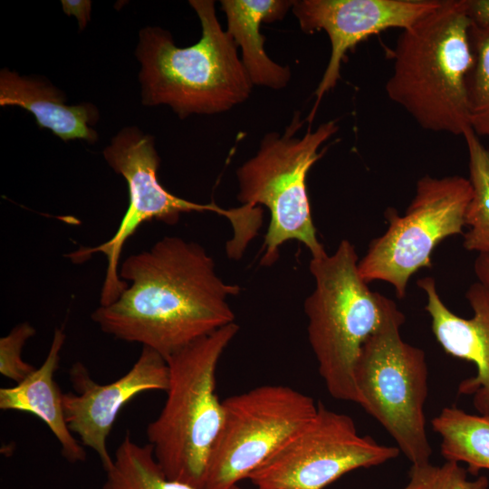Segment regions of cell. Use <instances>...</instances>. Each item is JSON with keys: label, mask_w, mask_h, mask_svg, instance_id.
Instances as JSON below:
<instances>
[{"label": "cell", "mask_w": 489, "mask_h": 489, "mask_svg": "<svg viewBox=\"0 0 489 489\" xmlns=\"http://www.w3.org/2000/svg\"><path fill=\"white\" fill-rule=\"evenodd\" d=\"M119 275L127 287L115 302L100 305L92 321L103 332L139 343L166 360L235 322L227 299L241 288L218 276L214 259L197 243L165 236L128 256Z\"/></svg>", "instance_id": "obj_1"}, {"label": "cell", "mask_w": 489, "mask_h": 489, "mask_svg": "<svg viewBox=\"0 0 489 489\" xmlns=\"http://www.w3.org/2000/svg\"><path fill=\"white\" fill-rule=\"evenodd\" d=\"M471 24L465 0H440L397 39L386 93L426 130L463 136L470 127Z\"/></svg>", "instance_id": "obj_2"}, {"label": "cell", "mask_w": 489, "mask_h": 489, "mask_svg": "<svg viewBox=\"0 0 489 489\" xmlns=\"http://www.w3.org/2000/svg\"><path fill=\"white\" fill-rule=\"evenodd\" d=\"M35 332L32 324L22 322L0 339V373L16 384L26 379L36 369L22 358L23 347Z\"/></svg>", "instance_id": "obj_23"}, {"label": "cell", "mask_w": 489, "mask_h": 489, "mask_svg": "<svg viewBox=\"0 0 489 489\" xmlns=\"http://www.w3.org/2000/svg\"><path fill=\"white\" fill-rule=\"evenodd\" d=\"M467 152L473 195L465 213L463 246L470 252L489 254V151L469 127L463 133Z\"/></svg>", "instance_id": "obj_20"}, {"label": "cell", "mask_w": 489, "mask_h": 489, "mask_svg": "<svg viewBox=\"0 0 489 489\" xmlns=\"http://www.w3.org/2000/svg\"><path fill=\"white\" fill-rule=\"evenodd\" d=\"M472 195L470 181L464 177H420L406 213L400 216L392 208L386 212L387 230L370 242L359 261L361 277L368 283L391 284L397 297L403 299L410 277L431 267L436 246L449 236L464 235Z\"/></svg>", "instance_id": "obj_9"}, {"label": "cell", "mask_w": 489, "mask_h": 489, "mask_svg": "<svg viewBox=\"0 0 489 489\" xmlns=\"http://www.w3.org/2000/svg\"><path fill=\"white\" fill-rule=\"evenodd\" d=\"M417 285L427 296L425 309L439 345L447 354L475 365L476 374L461 381L458 393L472 396L478 414L489 416V287L480 282L468 287L465 298L474 315L465 319L446 307L433 277L419 279Z\"/></svg>", "instance_id": "obj_14"}, {"label": "cell", "mask_w": 489, "mask_h": 489, "mask_svg": "<svg viewBox=\"0 0 489 489\" xmlns=\"http://www.w3.org/2000/svg\"><path fill=\"white\" fill-rule=\"evenodd\" d=\"M62 7L67 15L76 16L80 29H84L91 19V2L89 0H62Z\"/></svg>", "instance_id": "obj_24"}, {"label": "cell", "mask_w": 489, "mask_h": 489, "mask_svg": "<svg viewBox=\"0 0 489 489\" xmlns=\"http://www.w3.org/2000/svg\"><path fill=\"white\" fill-rule=\"evenodd\" d=\"M302 125L296 112L283 133L265 134L257 152L236 170L237 198L242 205L264 206L270 212L261 258L264 266L272 265L280 247L291 240L303 244L312 258L326 254L313 225L306 177L323 154L320 148L339 127L329 120L297 137Z\"/></svg>", "instance_id": "obj_7"}, {"label": "cell", "mask_w": 489, "mask_h": 489, "mask_svg": "<svg viewBox=\"0 0 489 489\" xmlns=\"http://www.w3.org/2000/svg\"><path fill=\"white\" fill-rule=\"evenodd\" d=\"M257 489H263V488H257Z\"/></svg>", "instance_id": "obj_27"}, {"label": "cell", "mask_w": 489, "mask_h": 489, "mask_svg": "<svg viewBox=\"0 0 489 489\" xmlns=\"http://www.w3.org/2000/svg\"><path fill=\"white\" fill-rule=\"evenodd\" d=\"M465 3L472 23L489 25V0H465Z\"/></svg>", "instance_id": "obj_25"}, {"label": "cell", "mask_w": 489, "mask_h": 489, "mask_svg": "<svg viewBox=\"0 0 489 489\" xmlns=\"http://www.w3.org/2000/svg\"><path fill=\"white\" fill-rule=\"evenodd\" d=\"M431 426L440 436L441 454L446 461L465 463L475 475L482 469L489 470V416L446 407Z\"/></svg>", "instance_id": "obj_18"}, {"label": "cell", "mask_w": 489, "mask_h": 489, "mask_svg": "<svg viewBox=\"0 0 489 489\" xmlns=\"http://www.w3.org/2000/svg\"><path fill=\"white\" fill-rule=\"evenodd\" d=\"M69 374L76 393L62 394L67 426L72 434L79 436L83 446L91 448L98 455L104 471H107L113 463L108 451L107 438L119 413L141 393L167 391L168 362L155 350L142 347L129 370L112 382H96L82 362H75Z\"/></svg>", "instance_id": "obj_13"}, {"label": "cell", "mask_w": 489, "mask_h": 489, "mask_svg": "<svg viewBox=\"0 0 489 489\" xmlns=\"http://www.w3.org/2000/svg\"><path fill=\"white\" fill-rule=\"evenodd\" d=\"M221 428L203 489H237L317 412L312 397L291 387L262 385L225 398Z\"/></svg>", "instance_id": "obj_10"}, {"label": "cell", "mask_w": 489, "mask_h": 489, "mask_svg": "<svg viewBox=\"0 0 489 489\" xmlns=\"http://www.w3.org/2000/svg\"><path fill=\"white\" fill-rule=\"evenodd\" d=\"M398 446L360 436L353 419L318 404L316 414L248 478L263 489H323L343 475L396 458Z\"/></svg>", "instance_id": "obj_11"}, {"label": "cell", "mask_w": 489, "mask_h": 489, "mask_svg": "<svg viewBox=\"0 0 489 489\" xmlns=\"http://www.w3.org/2000/svg\"><path fill=\"white\" fill-rule=\"evenodd\" d=\"M103 156L109 166L127 182L128 208L110 238L68 254L69 259L76 264L83 263L95 254L106 256L107 267L100 305L112 303L127 287L128 283L119 275L122 249L129 238L146 222L157 220L172 225L177 223L184 213H217L228 219L233 226L234 236L227 244V249L235 254H242L256 235L262 224L261 207L242 205L225 209L215 203H196L168 191L158 181L159 157L154 139L137 127L122 129L105 148Z\"/></svg>", "instance_id": "obj_6"}, {"label": "cell", "mask_w": 489, "mask_h": 489, "mask_svg": "<svg viewBox=\"0 0 489 489\" xmlns=\"http://www.w3.org/2000/svg\"><path fill=\"white\" fill-rule=\"evenodd\" d=\"M105 473L101 489H196L168 478L156 461L152 446L136 443L129 432L118 446L111 466Z\"/></svg>", "instance_id": "obj_19"}, {"label": "cell", "mask_w": 489, "mask_h": 489, "mask_svg": "<svg viewBox=\"0 0 489 489\" xmlns=\"http://www.w3.org/2000/svg\"><path fill=\"white\" fill-rule=\"evenodd\" d=\"M202 28L195 44L180 48L171 34L148 26L139 32L141 102L169 106L180 118L217 114L245 101L253 84L212 0H190Z\"/></svg>", "instance_id": "obj_3"}, {"label": "cell", "mask_w": 489, "mask_h": 489, "mask_svg": "<svg viewBox=\"0 0 489 489\" xmlns=\"http://www.w3.org/2000/svg\"><path fill=\"white\" fill-rule=\"evenodd\" d=\"M478 282L489 287V254H479L474 264Z\"/></svg>", "instance_id": "obj_26"}, {"label": "cell", "mask_w": 489, "mask_h": 489, "mask_svg": "<svg viewBox=\"0 0 489 489\" xmlns=\"http://www.w3.org/2000/svg\"><path fill=\"white\" fill-rule=\"evenodd\" d=\"M408 482L402 489H488L486 476L468 478V471L459 463L446 461L442 465L429 463L412 465Z\"/></svg>", "instance_id": "obj_22"}, {"label": "cell", "mask_w": 489, "mask_h": 489, "mask_svg": "<svg viewBox=\"0 0 489 489\" xmlns=\"http://www.w3.org/2000/svg\"><path fill=\"white\" fill-rule=\"evenodd\" d=\"M65 333L56 328L43 364L15 386L0 388V408L34 415L52 431L70 463L84 462L86 451L69 429L62 406V392L54 380Z\"/></svg>", "instance_id": "obj_16"}, {"label": "cell", "mask_w": 489, "mask_h": 489, "mask_svg": "<svg viewBox=\"0 0 489 489\" xmlns=\"http://www.w3.org/2000/svg\"><path fill=\"white\" fill-rule=\"evenodd\" d=\"M353 244L343 239L332 254L313 257L315 286L304 302L308 340L319 373L335 399L360 405L355 367L361 348L390 319L403 312L371 291L359 271Z\"/></svg>", "instance_id": "obj_4"}, {"label": "cell", "mask_w": 489, "mask_h": 489, "mask_svg": "<svg viewBox=\"0 0 489 489\" xmlns=\"http://www.w3.org/2000/svg\"><path fill=\"white\" fill-rule=\"evenodd\" d=\"M62 91L38 77L20 76L6 68L0 72V106H18L31 112L37 125L63 141L84 139L94 143L98 135L90 125L99 118L90 103L67 105Z\"/></svg>", "instance_id": "obj_15"}, {"label": "cell", "mask_w": 489, "mask_h": 489, "mask_svg": "<svg viewBox=\"0 0 489 489\" xmlns=\"http://www.w3.org/2000/svg\"><path fill=\"white\" fill-rule=\"evenodd\" d=\"M226 32L241 49V61L253 85L280 90L287 86L291 71L271 60L264 48L262 23L284 18L293 0H222Z\"/></svg>", "instance_id": "obj_17"}, {"label": "cell", "mask_w": 489, "mask_h": 489, "mask_svg": "<svg viewBox=\"0 0 489 489\" xmlns=\"http://www.w3.org/2000/svg\"><path fill=\"white\" fill-rule=\"evenodd\" d=\"M469 35L475 55L466 83L469 125L477 136L489 139V25L472 23Z\"/></svg>", "instance_id": "obj_21"}, {"label": "cell", "mask_w": 489, "mask_h": 489, "mask_svg": "<svg viewBox=\"0 0 489 489\" xmlns=\"http://www.w3.org/2000/svg\"><path fill=\"white\" fill-rule=\"evenodd\" d=\"M440 0H295L292 11L305 34L324 31L331 43L326 69L315 90L310 120L322 97L340 78L346 53L360 42L390 28L404 30L437 7Z\"/></svg>", "instance_id": "obj_12"}, {"label": "cell", "mask_w": 489, "mask_h": 489, "mask_svg": "<svg viewBox=\"0 0 489 489\" xmlns=\"http://www.w3.org/2000/svg\"><path fill=\"white\" fill-rule=\"evenodd\" d=\"M227 324L178 350L168 360L167 399L146 430L154 457L166 475L203 489L209 455L222 426L216 369L237 334Z\"/></svg>", "instance_id": "obj_5"}, {"label": "cell", "mask_w": 489, "mask_h": 489, "mask_svg": "<svg viewBox=\"0 0 489 489\" xmlns=\"http://www.w3.org/2000/svg\"><path fill=\"white\" fill-rule=\"evenodd\" d=\"M404 313L363 344L355 367L360 406L395 440L412 465L429 463L424 407L428 395L425 351L403 340Z\"/></svg>", "instance_id": "obj_8"}]
</instances>
